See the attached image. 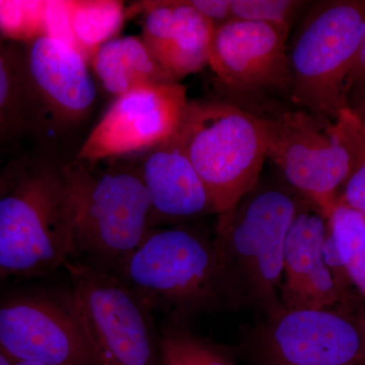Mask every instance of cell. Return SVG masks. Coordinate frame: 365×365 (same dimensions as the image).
Instances as JSON below:
<instances>
[{
    "label": "cell",
    "instance_id": "6da1fadb",
    "mask_svg": "<svg viewBox=\"0 0 365 365\" xmlns=\"http://www.w3.org/2000/svg\"><path fill=\"white\" fill-rule=\"evenodd\" d=\"M64 160L43 150L0 163V272L46 277L76 257Z\"/></svg>",
    "mask_w": 365,
    "mask_h": 365
},
{
    "label": "cell",
    "instance_id": "7a4b0ae2",
    "mask_svg": "<svg viewBox=\"0 0 365 365\" xmlns=\"http://www.w3.org/2000/svg\"><path fill=\"white\" fill-rule=\"evenodd\" d=\"M116 273L170 322L239 307L215 237L192 227L153 228Z\"/></svg>",
    "mask_w": 365,
    "mask_h": 365
},
{
    "label": "cell",
    "instance_id": "3957f363",
    "mask_svg": "<svg viewBox=\"0 0 365 365\" xmlns=\"http://www.w3.org/2000/svg\"><path fill=\"white\" fill-rule=\"evenodd\" d=\"M309 203L284 182H260L218 215L215 235L223 270L239 307L266 317L283 309L280 292L288 230Z\"/></svg>",
    "mask_w": 365,
    "mask_h": 365
},
{
    "label": "cell",
    "instance_id": "277c9868",
    "mask_svg": "<svg viewBox=\"0 0 365 365\" xmlns=\"http://www.w3.org/2000/svg\"><path fill=\"white\" fill-rule=\"evenodd\" d=\"M74 259L116 272L151 227V203L138 165L64 160Z\"/></svg>",
    "mask_w": 365,
    "mask_h": 365
},
{
    "label": "cell",
    "instance_id": "5b68a950",
    "mask_svg": "<svg viewBox=\"0 0 365 365\" xmlns=\"http://www.w3.org/2000/svg\"><path fill=\"white\" fill-rule=\"evenodd\" d=\"M253 117L266 158L283 182L328 217L350 172L349 150L335 122L323 124L292 101L237 104Z\"/></svg>",
    "mask_w": 365,
    "mask_h": 365
},
{
    "label": "cell",
    "instance_id": "8992f818",
    "mask_svg": "<svg viewBox=\"0 0 365 365\" xmlns=\"http://www.w3.org/2000/svg\"><path fill=\"white\" fill-rule=\"evenodd\" d=\"M215 205L225 212L260 182L266 153L258 126L227 98L189 101L174 135Z\"/></svg>",
    "mask_w": 365,
    "mask_h": 365
},
{
    "label": "cell",
    "instance_id": "52a82bcc",
    "mask_svg": "<svg viewBox=\"0 0 365 365\" xmlns=\"http://www.w3.org/2000/svg\"><path fill=\"white\" fill-rule=\"evenodd\" d=\"M365 32V0L312 6L287 48L290 101L323 124L344 111L343 86Z\"/></svg>",
    "mask_w": 365,
    "mask_h": 365
},
{
    "label": "cell",
    "instance_id": "ba28073f",
    "mask_svg": "<svg viewBox=\"0 0 365 365\" xmlns=\"http://www.w3.org/2000/svg\"><path fill=\"white\" fill-rule=\"evenodd\" d=\"M31 138L40 150L56 146L83 126L95 109L97 85L85 57L47 34L11 44Z\"/></svg>",
    "mask_w": 365,
    "mask_h": 365
},
{
    "label": "cell",
    "instance_id": "9c48e42d",
    "mask_svg": "<svg viewBox=\"0 0 365 365\" xmlns=\"http://www.w3.org/2000/svg\"><path fill=\"white\" fill-rule=\"evenodd\" d=\"M69 295L101 365H158L153 312L114 271L71 259Z\"/></svg>",
    "mask_w": 365,
    "mask_h": 365
},
{
    "label": "cell",
    "instance_id": "30bf717a",
    "mask_svg": "<svg viewBox=\"0 0 365 365\" xmlns=\"http://www.w3.org/2000/svg\"><path fill=\"white\" fill-rule=\"evenodd\" d=\"M4 284L0 287V347L11 359L49 365H101L67 287L6 288Z\"/></svg>",
    "mask_w": 365,
    "mask_h": 365
},
{
    "label": "cell",
    "instance_id": "8fae6325",
    "mask_svg": "<svg viewBox=\"0 0 365 365\" xmlns=\"http://www.w3.org/2000/svg\"><path fill=\"white\" fill-rule=\"evenodd\" d=\"M331 307L282 309L266 317L250 334V359L254 365H365L364 322Z\"/></svg>",
    "mask_w": 365,
    "mask_h": 365
},
{
    "label": "cell",
    "instance_id": "7c38bea8",
    "mask_svg": "<svg viewBox=\"0 0 365 365\" xmlns=\"http://www.w3.org/2000/svg\"><path fill=\"white\" fill-rule=\"evenodd\" d=\"M287 31L230 19L215 26L208 64L235 104L267 98L290 101Z\"/></svg>",
    "mask_w": 365,
    "mask_h": 365
},
{
    "label": "cell",
    "instance_id": "4fadbf2b",
    "mask_svg": "<svg viewBox=\"0 0 365 365\" xmlns=\"http://www.w3.org/2000/svg\"><path fill=\"white\" fill-rule=\"evenodd\" d=\"M188 102L186 88L179 83L125 93L91 129L76 158L100 163L150 150L176 134Z\"/></svg>",
    "mask_w": 365,
    "mask_h": 365
},
{
    "label": "cell",
    "instance_id": "5bb4252c",
    "mask_svg": "<svg viewBox=\"0 0 365 365\" xmlns=\"http://www.w3.org/2000/svg\"><path fill=\"white\" fill-rule=\"evenodd\" d=\"M327 235L325 215L307 203L295 215L285 240L280 292L283 309H326L344 297L324 258Z\"/></svg>",
    "mask_w": 365,
    "mask_h": 365
},
{
    "label": "cell",
    "instance_id": "9a60e30c",
    "mask_svg": "<svg viewBox=\"0 0 365 365\" xmlns=\"http://www.w3.org/2000/svg\"><path fill=\"white\" fill-rule=\"evenodd\" d=\"M143 9L141 39L158 63L178 81L208 64L215 26L189 0L145 2Z\"/></svg>",
    "mask_w": 365,
    "mask_h": 365
},
{
    "label": "cell",
    "instance_id": "2e32d148",
    "mask_svg": "<svg viewBox=\"0 0 365 365\" xmlns=\"http://www.w3.org/2000/svg\"><path fill=\"white\" fill-rule=\"evenodd\" d=\"M151 203V227L216 213L207 190L174 136L151 150L138 165Z\"/></svg>",
    "mask_w": 365,
    "mask_h": 365
},
{
    "label": "cell",
    "instance_id": "e0dca14e",
    "mask_svg": "<svg viewBox=\"0 0 365 365\" xmlns=\"http://www.w3.org/2000/svg\"><path fill=\"white\" fill-rule=\"evenodd\" d=\"M98 83L116 98L138 88L179 83L151 55L141 38H113L91 56Z\"/></svg>",
    "mask_w": 365,
    "mask_h": 365
},
{
    "label": "cell",
    "instance_id": "ac0fdd59",
    "mask_svg": "<svg viewBox=\"0 0 365 365\" xmlns=\"http://www.w3.org/2000/svg\"><path fill=\"white\" fill-rule=\"evenodd\" d=\"M30 124L11 44L0 42V155L19 153Z\"/></svg>",
    "mask_w": 365,
    "mask_h": 365
},
{
    "label": "cell",
    "instance_id": "d6986e66",
    "mask_svg": "<svg viewBox=\"0 0 365 365\" xmlns=\"http://www.w3.org/2000/svg\"><path fill=\"white\" fill-rule=\"evenodd\" d=\"M76 50L86 59L119 31L124 6L119 1H66Z\"/></svg>",
    "mask_w": 365,
    "mask_h": 365
},
{
    "label": "cell",
    "instance_id": "ffe728a7",
    "mask_svg": "<svg viewBox=\"0 0 365 365\" xmlns=\"http://www.w3.org/2000/svg\"><path fill=\"white\" fill-rule=\"evenodd\" d=\"M158 365H237L222 346L170 322L158 330Z\"/></svg>",
    "mask_w": 365,
    "mask_h": 365
},
{
    "label": "cell",
    "instance_id": "44dd1931",
    "mask_svg": "<svg viewBox=\"0 0 365 365\" xmlns=\"http://www.w3.org/2000/svg\"><path fill=\"white\" fill-rule=\"evenodd\" d=\"M327 220L352 284L365 297V222L361 212L336 204Z\"/></svg>",
    "mask_w": 365,
    "mask_h": 365
},
{
    "label": "cell",
    "instance_id": "7402d4cb",
    "mask_svg": "<svg viewBox=\"0 0 365 365\" xmlns=\"http://www.w3.org/2000/svg\"><path fill=\"white\" fill-rule=\"evenodd\" d=\"M335 123L344 138L351 160L349 175L336 204L365 211V123L346 109Z\"/></svg>",
    "mask_w": 365,
    "mask_h": 365
},
{
    "label": "cell",
    "instance_id": "603a6c76",
    "mask_svg": "<svg viewBox=\"0 0 365 365\" xmlns=\"http://www.w3.org/2000/svg\"><path fill=\"white\" fill-rule=\"evenodd\" d=\"M309 2L300 0H230L232 19L269 24L289 32L297 14Z\"/></svg>",
    "mask_w": 365,
    "mask_h": 365
},
{
    "label": "cell",
    "instance_id": "cb8c5ba5",
    "mask_svg": "<svg viewBox=\"0 0 365 365\" xmlns=\"http://www.w3.org/2000/svg\"><path fill=\"white\" fill-rule=\"evenodd\" d=\"M344 107L365 123V32L343 86Z\"/></svg>",
    "mask_w": 365,
    "mask_h": 365
},
{
    "label": "cell",
    "instance_id": "d4e9b609",
    "mask_svg": "<svg viewBox=\"0 0 365 365\" xmlns=\"http://www.w3.org/2000/svg\"><path fill=\"white\" fill-rule=\"evenodd\" d=\"M190 4L207 19L213 25L217 26L232 19L230 0H191Z\"/></svg>",
    "mask_w": 365,
    "mask_h": 365
},
{
    "label": "cell",
    "instance_id": "484cf974",
    "mask_svg": "<svg viewBox=\"0 0 365 365\" xmlns=\"http://www.w3.org/2000/svg\"><path fill=\"white\" fill-rule=\"evenodd\" d=\"M0 365H14V360L0 347Z\"/></svg>",
    "mask_w": 365,
    "mask_h": 365
},
{
    "label": "cell",
    "instance_id": "4316f807",
    "mask_svg": "<svg viewBox=\"0 0 365 365\" xmlns=\"http://www.w3.org/2000/svg\"><path fill=\"white\" fill-rule=\"evenodd\" d=\"M14 365H49V364H40V362L19 361V360H14Z\"/></svg>",
    "mask_w": 365,
    "mask_h": 365
},
{
    "label": "cell",
    "instance_id": "83f0119b",
    "mask_svg": "<svg viewBox=\"0 0 365 365\" xmlns=\"http://www.w3.org/2000/svg\"><path fill=\"white\" fill-rule=\"evenodd\" d=\"M7 280H9V278H7L4 273L0 272V287H1Z\"/></svg>",
    "mask_w": 365,
    "mask_h": 365
},
{
    "label": "cell",
    "instance_id": "f1b7e54d",
    "mask_svg": "<svg viewBox=\"0 0 365 365\" xmlns=\"http://www.w3.org/2000/svg\"><path fill=\"white\" fill-rule=\"evenodd\" d=\"M364 336H365V322H364Z\"/></svg>",
    "mask_w": 365,
    "mask_h": 365
},
{
    "label": "cell",
    "instance_id": "f546056e",
    "mask_svg": "<svg viewBox=\"0 0 365 365\" xmlns=\"http://www.w3.org/2000/svg\"></svg>",
    "mask_w": 365,
    "mask_h": 365
}]
</instances>
